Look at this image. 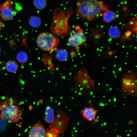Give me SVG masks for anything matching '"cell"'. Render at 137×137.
<instances>
[{
    "mask_svg": "<svg viewBox=\"0 0 137 137\" xmlns=\"http://www.w3.org/2000/svg\"><path fill=\"white\" fill-rule=\"evenodd\" d=\"M108 6L105 4L102 1H96L94 2L87 20L91 21L97 16L102 17L104 13L108 10Z\"/></svg>",
    "mask_w": 137,
    "mask_h": 137,
    "instance_id": "8",
    "label": "cell"
},
{
    "mask_svg": "<svg viewBox=\"0 0 137 137\" xmlns=\"http://www.w3.org/2000/svg\"><path fill=\"white\" fill-rule=\"evenodd\" d=\"M33 4L35 7L39 10H42L46 6V0H33Z\"/></svg>",
    "mask_w": 137,
    "mask_h": 137,
    "instance_id": "21",
    "label": "cell"
},
{
    "mask_svg": "<svg viewBox=\"0 0 137 137\" xmlns=\"http://www.w3.org/2000/svg\"><path fill=\"white\" fill-rule=\"evenodd\" d=\"M93 3V2L88 0H78L76 3L77 15L82 19L87 20Z\"/></svg>",
    "mask_w": 137,
    "mask_h": 137,
    "instance_id": "7",
    "label": "cell"
},
{
    "mask_svg": "<svg viewBox=\"0 0 137 137\" xmlns=\"http://www.w3.org/2000/svg\"><path fill=\"white\" fill-rule=\"evenodd\" d=\"M137 18L136 16L132 19L127 23L126 27L128 31H134L136 32L137 31Z\"/></svg>",
    "mask_w": 137,
    "mask_h": 137,
    "instance_id": "19",
    "label": "cell"
},
{
    "mask_svg": "<svg viewBox=\"0 0 137 137\" xmlns=\"http://www.w3.org/2000/svg\"><path fill=\"white\" fill-rule=\"evenodd\" d=\"M98 110L93 107H86L83 110L82 114L87 120L92 121L94 120Z\"/></svg>",
    "mask_w": 137,
    "mask_h": 137,
    "instance_id": "11",
    "label": "cell"
},
{
    "mask_svg": "<svg viewBox=\"0 0 137 137\" xmlns=\"http://www.w3.org/2000/svg\"><path fill=\"white\" fill-rule=\"evenodd\" d=\"M46 131L42 124L37 123L32 126L29 131L28 137H46Z\"/></svg>",
    "mask_w": 137,
    "mask_h": 137,
    "instance_id": "9",
    "label": "cell"
},
{
    "mask_svg": "<svg viewBox=\"0 0 137 137\" xmlns=\"http://www.w3.org/2000/svg\"><path fill=\"white\" fill-rule=\"evenodd\" d=\"M0 13L1 16L4 21L10 20L13 18V11L11 5L2 8L0 10Z\"/></svg>",
    "mask_w": 137,
    "mask_h": 137,
    "instance_id": "12",
    "label": "cell"
},
{
    "mask_svg": "<svg viewBox=\"0 0 137 137\" xmlns=\"http://www.w3.org/2000/svg\"></svg>",
    "mask_w": 137,
    "mask_h": 137,
    "instance_id": "28",
    "label": "cell"
},
{
    "mask_svg": "<svg viewBox=\"0 0 137 137\" xmlns=\"http://www.w3.org/2000/svg\"><path fill=\"white\" fill-rule=\"evenodd\" d=\"M15 9L18 11L21 10L23 9L21 5L19 3H15Z\"/></svg>",
    "mask_w": 137,
    "mask_h": 137,
    "instance_id": "23",
    "label": "cell"
},
{
    "mask_svg": "<svg viewBox=\"0 0 137 137\" xmlns=\"http://www.w3.org/2000/svg\"><path fill=\"white\" fill-rule=\"evenodd\" d=\"M16 59L19 62L23 64L26 63L27 61L28 56L26 52L24 51H22L18 53Z\"/></svg>",
    "mask_w": 137,
    "mask_h": 137,
    "instance_id": "20",
    "label": "cell"
},
{
    "mask_svg": "<svg viewBox=\"0 0 137 137\" xmlns=\"http://www.w3.org/2000/svg\"><path fill=\"white\" fill-rule=\"evenodd\" d=\"M53 57L51 53L42 54V61L46 68L50 72L55 71V65L53 61Z\"/></svg>",
    "mask_w": 137,
    "mask_h": 137,
    "instance_id": "10",
    "label": "cell"
},
{
    "mask_svg": "<svg viewBox=\"0 0 137 137\" xmlns=\"http://www.w3.org/2000/svg\"><path fill=\"white\" fill-rule=\"evenodd\" d=\"M28 23L29 25L33 28H38L41 25V20L39 16H33L29 19Z\"/></svg>",
    "mask_w": 137,
    "mask_h": 137,
    "instance_id": "18",
    "label": "cell"
},
{
    "mask_svg": "<svg viewBox=\"0 0 137 137\" xmlns=\"http://www.w3.org/2000/svg\"><path fill=\"white\" fill-rule=\"evenodd\" d=\"M122 137L121 136H116V137Z\"/></svg>",
    "mask_w": 137,
    "mask_h": 137,
    "instance_id": "27",
    "label": "cell"
},
{
    "mask_svg": "<svg viewBox=\"0 0 137 137\" xmlns=\"http://www.w3.org/2000/svg\"><path fill=\"white\" fill-rule=\"evenodd\" d=\"M55 118L54 111L53 109L50 106H47L45 111L44 119L45 121L48 123H52Z\"/></svg>",
    "mask_w": 137,
    "mask_h": 137,
    "instance_id": "13",
    "label": "cell"
},
{
    "mask_svg": "<svg viewBox=\"0 0 137 137\" xmlns=\"http://www.w3.org/2000/svg\"><path fill=\"white\" fill-rule=\"evenodd\" d=\"M137 72L133 69L123 75L121 81L122 87L120 91L122 97L129 95L137 96Z\"/></svg>",
    "mask_w": 137,
    "mask_h": 137,
    "instance_id": "5",
    "label": "cell"
},
{
    "mask_svg": "<svg viewBox=\"0 0 137 137\" xmlns=\"http://www.w3.org/2000/svg\"><path fill=\"white\" fill-rule=\"evenodd\" d=\"M88 0L91 2H94L96 1V0Z\"/></svg>",
    "mask_w": 137,
    "mask_h": 137,
    "instance_id": "25",
    "label": "cell"
},
{
    "mask_svg": "<svg viewBox=\"0 0 137 137\" xmlns=\"http://www.w3.org/2000/svg\"><path fill=\"white\" fill-rule=\"evenodd\" d=\"M74 79L75 90L80 95L84 96L90 93L95 85V81L90 77L84 67L78 70Z\"/></svg>",
    "mask_w": 137,
    "mask_h": 137,
    "instance_id": "3",
    "label": "cell"
},
{
    "mask_svg": "<svg viewBox=\"0 0 137 137\" xmlns=\"http://www.w3.org/2000/svg\"><path fill=\"white\" fill-rule=\"evenodd\" d=\"M3 23L2 22H0V28L3 27Z\"/></svg>",
    "mask_w": 137,
    "mask_h": 137,
    "instance_id": "24",
    "label": "cell"
},
{
    "mask_svg": "<svg viewBox=\"0 0 137 137\" xmlns=\"http://www.w3.org/2000/svg\"><path fill=\"white\" fill-rule=\"evenodd\" d=\"M1 116L9 123H16L21 118L23 112L15 99L7 96L0 101Z\"/></svg>",
    "mask_w": 137,
    "mask_h": 137,
    "instance_id": "2",
    "label": "cell"
},
{
    "mask_svg": "<svg viewBox=\"0 0 137 137\" xmlns=\"http://www.w3.org/2000/svg\"></svg>",
    "mask_w": 137,
    "mask_h": 137,
    "instance_id": "29",
    "label": "cell"
},
{
    "mask_svg": "<svg viewBox=\"0 0 137 137\" xmlns=\"http://www.w3.org/2000/svg\"><path fill=\"white\" fill-rule=\"evenodd\" d=\"M73 13L72 8L70 7L65 10L57 8L54 11L50 26L52 33L61 37L67 36L71 32L68 21Z\"/></svg>",
    "mask_w": 137,
    "mask_h": 137,
    "instance_id": "1",
    "label": "cell"
},
{
    "mask_svg": "<svg viewBox=\"0 0 137 137\" xmlns=\"http://www.w3.org/2000/svg\"><path fill=\"white\" fill-rule=\"evenodd\" d=\"M56 52L55 57L58 61L63 62L67 60L69 54L66 49H57Z\"/></svg>",
    "mask_w": 137,
    "mask_h": 137,
    "instance_id": "14",
    "label": "cell"
},
{
    "mask_svg": "<svg viewBox=\"0 0 137 137\" xmlns=\"http://www.w3.org/2000/svg\"><path fill=\"white\" fill-rule=\"evenodd\" d=\"M116 14L114 11L108 10L103 13L102 17L103 21L106 23H109L116 18Z\"/></svg>",
    "mask_w": 137,
    "mask_h": 137,
    "instance_id": "15",
    "label": "cell"
},
{
    "mask_svg": "<svg viewBox=\"0 0 137 137\" xmlns=\"http://www.w3.org/2000/svg\"><path fill=\"white\" fill-rule=\"evenodd\" d=\"M13 0H7L2 4H0V11L3 8L11 5Z\"/></svg>",
    "mask_w": 137,
    "mask_h": 137,
    "instance_id": "22",
    "label": "cell"
},
{
    "mask_svg": "<svg viewBox=\"0 0 137 137\" xmlns=\"http://www.w3.org/2000/svg\"><path fill=\"white\" fill-rule=\"evenodd\" d=\"M108 32L109 36L114 39L118 38L121 35L120 29L116 26H111L109 29Z\"/></svg>",
    "mask_w": 137,
    "mask_h": 137,
    "instance_id": "16",
    "label": "cell"
},
{
    "mask_svg": "<svg viewBox=\"0 0 137 137\" xmlns=\"http://www.w3.org/2000/svg\"><path fill=\"white\" fill-rule=\"evenodd\" d=\"M75 30H72V34L68 38V45L78 50L79 46L83 45L87 40V38L82 28L79 26L75 27Z\"/></svg>",
    "mask_w": 137,
    "mask_h": 137,
    "instance_id": "6",
    "label": "cell"
},
{
    "mask_svg": "<svg viewBox=\"0 0 137 137\" xmlns=\"http://www.w3.org/2000/svg\"><path fill=\"white\" fill-rule=\"evenodd\" d=\"M6 70L9 72L14 73L17 70L18 65L17 63L14 60H10L7 62L5 65Z\"/></svg>",
    "mask_w": 137,
    "mask_h": 137,
    "instance_id": "17",
    "label": "cell"
},
{
    "mask_svg": "<svg viewBox=\"0 0 137 137\" xmlns=\"http://www.w3.org/2000/svg\"><path fill=\"white\" fill-rule=\"evenodd\" d=\"M1 47L0 46V54L1 53Z\"/></svg>",
    "mask_w": 137,
    "mask_h": 137,
    "instance_id": "26",
    "label": "cell"
},
{
    "mask_svg": "<svg viewBox=\"0 0 137 137\" xmlns=\"http://www.w3.org/2000/svg\"><path fill=\"white\" fill-rule=\"evenodd\" d=\"M60 41L59 38L52 33L43 32L38 35L36 42L39 49L50 53L57 49V47Z\"/></svg>",
    "mask_w": 137,
    "mask_h": 137,
    "instance_id": "4",
    "label": "cell"
}]
</instances>
